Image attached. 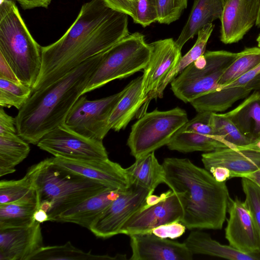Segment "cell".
<instances>
[{"label": "cell", "instance_id": "cell-1", "mask_svg": "<svg viewBox=\"0 0 260 260\" xmlns=\"http://www.w3.org/2000/svg\"><path fill=\"white\" fill-rule=\"evenodd\" d=\"M128 16L110 8L103 0L84 4L65 34L53 44L42 47L41 70L32 93L128 35Z\"/></svg>", "mask_w": 260, "mask_h": 260}, {"label": "cell", "instance_id": "cell-2", "mask_svg": "<svg viewBox=\"0 0 260 260\" xmlns=\"http://www.w3.org/2000/svg\"><path fill=\"white\" fill-rule=\"evenodd\" d=\"M162 165L164 183L178 198L186 228L221 229L230 198L225 182L217 181L188 158H166Z\"/></svg>", "mask_w": 260, "mask_h": 260}, {"label": "cell", "instance_id": "cell-3", "mask_svg": "<svg viewBox=\"0 0 260 260\" xmlns=\"http://www.w3.org/2000/svg\"><path fill=\"white\" fill-rule=\"evenodd\" d=\"M102 53L87 59L46 87L33 92L15 117L18 135L28 143L37 145L45 135L63 124L72 108L82 95Z\"/></svg>", "mask_w": 260, "mask_h": 260}, {"label": "cell", "instance_id": "cell-4", "mask_svg": "<svg viewBox=\"0 0 260 260\" xmlns=\"http://www.w3.org/2000/svg\"><path fill=\"white\" fill-rule=\"evenodd\" d=\"M39 209L50 221L87 198L110 188L95 181L64 170L46 158L30 167Z\"/></svg>", "mask_w": 260, "mask_h": 260}, {"label": "cell", "instance_id": "cell-5", "mask_svg": "<svg viewBox=\"0 0 260 260\" xmlns=\"http://www.w3.org/2000/svg\"><path fill=\"white\" fill-rule=\"evenodd\" d=\"M42 46L34 39L15 4L0 3V54L22 83L32 88L42 64Z\"/></svg>", "mask_w": 260, "mask_h": 260}, {"label": "cell", "instance_id": "cell-6", "mask_svg": "<svg viewBox=\"0 0 260 260\" xmlns=\"http://www.w3.org/2000/svg\"><path fill=\"white\" fill-rule=\"evenodd\" d=\"M151 55L149 44L143 34H129L103 52L102 59L82 95L118 79L144 70Z\"/></svg>", "mask_w": 260, "mask_h": 260}, {"label": "cell", "instance_id": "cell-7", "mask_svg": "<svg viewBox=\"0 0 260 260\" xmlns=\"http://www.w3.org/2000/svg\"><path fill=\"white\" fill-rule=\"evenodd\" d=\"M237 55L238 53L225 50L205 52L171 82L174 94L190 103L217 89L222 75Z\"/></svg>", "mask_w": 260, "mask_h": 260}, {"label": "cell", "instance_id": "cell-8", "mask_svg": "<svg viewBox=\"0 0 260 260\" xmlns=\"http://www.w3.org/2000/svg\"><path fill=\"white\" fill-rule=\"evenodd\" d=\"M188 120L185 110L178 107L145 113L132 126L127 141L131 154L137 159L167 145Z\"/></svg>", "mask_w": 260, "mask_h": 260}, {"label": "cell", "instance_id": "cell-9", "mask_svg": "<svg viewBox=\"0 0 260 260\" xmlns=\"http://www.w3.org/2000/svg\"><path fill=\"white\" fill-rule=\"evenodd\" d=\"M125 90L124 87L116 94L92 101L81 95L67 115L64 124L84 137L103 141L111 129L109 120L112 112Z\"/></svg>", "mask_w": 260, "mask_h": 260}, {"label": "cell", "instance_id": "cell-10", "mask_svg": "<svg viewBox=\"0 0 260 260\" xmlns=\"http://www.w3.org/2000/svg\"><path fill=\"white\" fill-rule=\"evenodd\" d=\"M183 210L176 194L169 190L160 196L150 194L145 204L124 224L120 234L129 236L151 233L160 225L181 222Z\"/></svg>", "mask_w": 260, "mask_h": 260}, {"label": "cell", "instance_id": "cell-11", "mask_svg": "<svg viewBox=\"0 0 260 260\" xmlns=\"http://www.w3.org/2000/svg\"><path fill=\"white\" fill-rule=\"evenodd\" d=\"M149 190L134 183L123 190L95 219L89 230L97 237L108 238L120 234L124 224L145 204Z\"/></svg>", "mask_w": 260, "mask_h": 260}, {"label": "cell", "instance_id": "cell-12", "mask_svg": "<svg viewBox=\"0 0 260 260\" xmlns=\"http://www.w3.org/2000/svg\"><path fill=\"white\" fill-rule=\"evenodd\" d=\"M37 146L54 157L78 160L108 159L103 141L84 137L70 129L64 123L45 135Z\"/></svg>", "mask_w": 260, "mask_h": 260}, {"label": "cell", "instance_id": "cell-13", "mask_svg": "<svg viewBox=\"0 0 260 260\" xmlns=\"http://www.w3.org/2000/svg\"><path fill=\"white\" fill-rule=\"evenodd\" d=\"M210 112H198L173 136L167 145L171 150L187 153L194 151L211 152L231 147L222 138L217 136L211 125Z\"/></svg>", "mask_w": 260, "mask_h": 260}, {"label": "cell", "instance_id": "cell-14", "mask_svg": "<svg viewBox=\"0 0 260 260\" xmlns=\"http://www.w3.org/2000/svg\"><path fill=\"white\" fill-rule=\"evenodd\" d=\"M149 45L151 55L142 75V99L144 106L151 99L157 98L160 85L182 57L181 50L172 38L156 41Z\"/></svg>", "mask_w": 260, "mask_h": 260}, {"label": "cell", "instance_id": "cell-15", "mask_svg": "<svg viewBox=\"0 0 260 260\" xmlns=\"http://www.w3.org/2000/svg\"><path fill=\"white\" fill-rule=\"evenodd\" d=\"M227 211L225 237L229 245L244 253H259L260 233L245 202L230 198Z\"/></svg>", "mask_w": 260, "mask_h": 260}, {"label": "cell", "instance_id": "cell-16", "mask_svg": "<svg viewBox=\"0 0 260 260\" xmlns=\"http://www.w3.org/2000/svg\"><path fill=\"white\" fill-rule=\"evenodd\" d=\"M54 164L68 171L99 182L108 187L127 188L130 182L125 169L110 159L78 160L52 157Z\"/></svg>", "mask_w": 260, "mask_h": 260}, {"label": "cell", "instance_id": "cell-17", "mask_svg": "<svg viewBox=\"0 0 260 260\" xmlns=\"http://www.w3.org/2000/svg\"><path fill=\"white\" fill-rule=\"evenodd\" d=\"M259 0H226L220 18V40L224 44L237 43L257 20Z\"/></svg>", "mask_w": 260, "mask_h": 260}, {"label": "cell", "instance_id": "cell-18", "mask_svg": "<svg viewBox=\"0 0 260 260\" xmlns=\"http://www.w3.org/2000/svg\"><path fill=\"white\" fill-rule=\"evenodd\" d=\"M40 223L0 230V260H31L43 247Z\"/></svg>", "mask_w": 260, "mask_h": 260}, {"label": "cell", "instance_id": "cell-19", "mask_svg": "<svg viewBox=\"0 0 260 260\" xmlns=\"http://www.w3.org/2000/svg\"><path fill=\"white\" fill-rule=\"evenodd\" d=\"M132 260H191L193 254L184 243L158 237L152 233L129 236Z\"/></svg>", "mask_w": 260, "mask_h": 260}, {"label": "cell", "instance_id": "cell-20", "mask_svg": "<svg viewBox=\"0 0 260 260\" xmlns=\"http://www.w3.org/2000/svg\"><path fill=\"white\" fill-rule=\"evenodd\" d=\"M202 161L207 171L216 167H224L230 171L232 178H242L260 168V151L250 144L225 147L202 154Z\"/></svg>", "mask_w": 260, "mask_h": 260}, {"label": "cell", "instance_id": "cell-21", "mask_svg": "<svg viewBox=\"0 0 260 260\" xmlns=\"http://www.w3.org/2000/svg\"><path fill=\"white\" fill-rule=\"evenodd\" d=\"M124 190L108 188L63 212L53 221L71 222L89 229L95 219Z\"/></svg>", "mask_w": 260, "mask_h": 260}, {"label": "cell", "instance_id": "cell-22", "mask_svg": "<svg viewBox=\"0 0 260 260\" xmlns=\"http://www.w3.org/2000/svg\"><path fill=\"white\" fill-rule=\"evenodd\" d=\"M226 0H194L182 31L175 43L181 50L184 45L208 23L221 17Z\"/></svg>", "mask_w": 260, "mask_h": 260}, {"label": "cell", "instance_id": "cell-23", "mask_svg": "<svg viewBox=\"0 0 260 260\" xmlns=\"http://www.w3.org/2000/svg\"><path fill=\"white\" fill-rule=\"evenodd\" d=\"M224 114L251 143L260 139V91H254Z\"/></svg>", "mask_w": 260, "mask_h": 260}, {"label": "cell", "instance_id": "cell-24", "mask_svg": "<svg viewBox=\"0 0 260 260\" xmlns=\"http://www.w3.org/2000/svg\"><path fill=\"white\" fill-rule=\"evenodd\" d=\"M184 243L193 255H208L231 260H260V252H241L230 245L220 244L208 234L200 231L191 232Z\"/></svg>", "mask_w": 260, "mask_h": 260}, {"label": "cell", "instance_id": "cell-25", "mask_svg": "<svg viewBox=\"0 0 260 260\" xmlns=\"http://www.w3.org/2000/svg\"><path fill=\"white\" fill-rule=\"evenodd\" d=\"M142 76L132 80L125 87L124 93L117 103L109 120L110 129L119 132L144 107L142 99Z\"/></svg>", "mask_w": 260, "mask_h": 260}, {"label": "cell", "instance_id": "cell-26", "mask_svg": "<svg viewBox=\"0 0 260 260\" xmlns=\"http://www.w3.org/2000/svg\"><path fill=\"white\" fill-rule=\"evenodd\" d=\"M130 183H134L153 193L161 183H165L164 170L152 152L136 159V161L125 169Z\"/></svg>", "mask_w": 260, "mask_h": 260}, {"label": "cell", "instance_id": "cell-27", "mask_svg": "<svg viewBox=\"0 0 260 260\" xmlns=\"http://www.w3.org/2000/svg\"><path fill=\"white\" fill-rule=\"evenodd\" d=\"M29 143L17 132L0 134V176L12 173L15 167L27 157L30 152Z\"/></svg>", "mask_w": 260, "mask_h": 260}, {"label": "cell", "instance_id": "cell-28", "mask_svg": "<svg viewBox=\"0 0 260 260\" xmlns=\"http://www.w3.org/2000/svg\"><path fill=\"white\" fill-rule=\"evenodd\" d=\"M252 90L243 87L215 89L196 99L190 104L198 112H222L236 101L247 96Z\"/></svg>", "mask_w": 260, "mask_h": 260}, {"label": "cell", "instance_id": "cell-29", "mask_svg": "<svg viewBox=\"0 0 260 260\" xmlns=\"http://www.w3.org/2000/svg\"><path fill=\"white\" fill-rule=\"evenodd\" d=\"M38 201H17L0 204V230L21 228L31 224Z\"/></svg>", "mask_w": 260, "mask_h": 260}, {"label": "cell", "instance_id": "cell-30", "mask_svg": "<svg viewBox=\"0 0 260 260\" xmlns=\"http://www.w3.org/2000/svg\"><path fill=\"white\" fill-rule=\"evenodd\" d=\"M214 25L208 23L200 29L196 42L192 47L182 56L175 68L167 75L159 86L157 97L161 98L167 86L185 68L202 56L205 52L208 41L213 30Z\"/></svg>", "mask_w": 260, "mask_h": 260}, {"label": "cell", "instance_id": "cell-31", "mask_svg": "<svg viewBox=\"0 0 260 260\" xmlns=\"http://www.w3.org/2000/svg\"><path fill=\"white\" fill-rule=\"evenodd\" d=\"M37 200L36 188L27 171L25 176L19 180L0 181V204Z\"/></svg>", "mask_w": 260, "mask_h": 260}, {"label": "cell", "instance_id": "cell-32", "mask_svg": "<svg viewBox=\"0 0 260 260\" xmlns=\"http://www.w3.org/2000/svg\"><path fill=\"white\" fill-rule=\"evenodd\" d=\"M259 63L260 48H245L243 51L238 53L235 60L225 71L219 80L217 88L233 82Z\"/></svg>", "mask_w": 260, "mask_h": 260}, {"label": "cell", "instance_id": "cell-33", "mask_svg": "<svg viewBox=\"0 0 260 260\" xmlns=\"http://www.w3.org/2000/svg\"><path fill=\"white\" fill-rule=\"evenodd\" d=\"M46 260L117 259V256L98 255L85 252L74 247L70 242L62 245L44 246L31 258Z\"/></svg>", "mask_w": 260, "mask_h": 260}, {"label": "cell", "instance_id": "cell-34", "mask_svg": "<svg viewBox=\"0 0 260 260\" xmlns=\"http://www.w3.org/2000/svg\"><path fill=\"white\" fill-rule=\"evenodd\" d=\"M32 93L30 87L0 78V105L2 107H14L18 110Z\"/></svg>", "mask_w": 260, "mask_h": 260}, {"label": "cell", "instance_id": "cell-35", "mask_svg": "<svg viewBox=\"0 0 260 260\" xmlns=\"http://www.w3.org/2000/svg\"><path fill=\"white\" fill-rule=\"evenodd\" d=\"M210 122L216 135L231 146H243L251 143L224 114L211 113Z\"/></svg>", "mask_w": 260, "mask_h": 260}, {"label": "cell", "instance_id": "cell-36", "mask_svg": "<svg viewBox=\"0 0 260 260\" xmlns=\"http://www.w3.org/2000/svg\"><path fill=\"white\" fill-rule=\"evenodd\" d=\"M158 12L157 22L170 24L177 20L187 8V0H156Z\"/></svg>", "mask_w": 260, "mask_h": 260}, {"label": "cell", "instance_id": "cell-37", "mask_svg": "<svg viewBox=\"0 0 260 260\" xmlns=\"http://www.w3.org/2000/svg\"><path fill=\"white\" fill-rule=\"evenodd\" d=\"M241 178L242 189L245 195V202L260 233V187L247 178Z\"/></svg>", "mask_w": 260, "mask_h": 260}, {"label": "cell", "instance_id": "cell-38", "mask_svg": "<svg viewBox=\"0 0 260 260\" xmlns=\"http://www.w3.org/2000/svg\"><path fill=\"white\" fill-rule=\"evenodd\" d=\"M135 23L143 27L157 22L158 12L156 0H137L134 5Z\"/></svg>", "mask_w": 260, "mask_h": 260}, {"label": "cell", "instance_id": "cell-39", "mask_svg": "<svg viewBox=\"0 0 260 260\" xmlns=\"http://www.w3.org/2000/svg\"><path fill=\"white\" fill-rule=\"evenodd\" d=\"M234 87L248 88L251 90L260 88V63L233 82L216 89Z\"/></svg>", "mask_w": 260, "mask_h": 260}, {"label": "cell", "instance_id": "cell-40", "mask_svg": "<svg viewBox=\"0 0 260 260\" xmlns=\"http://www.w3.org/2000/svg\"><path fill=\"white\" fill-rule=\"evenodd\" d=\"M185 229L186 227L181 222H174L156 228L151 233L160 238L174 239L181 236Z\"/></svg>", "mask_w": 260, "mask_h": 260}, {"label": "cell", "instance_id": "cell-41", "mask_svg": "<svg viewBox=\"0 0 260 260\" xmlns=\"http://www.w3.org/2000/svg\"><path fill=\"white\" fill-rule=\"evenodd\" d=\"M110 8L128 15L133 19L135 15L134 8L131 0H103Z\"/></svg>", "mask_w": 260, "mask_h": 260}, {"label": "cell", "instance_id": "cell-42", "mask_svg": "<svg viewBox=\"0 0 260 260\" xmlns=\"http://www.w3.org/2000/svg\"><path fill=\"white\" fill-rule=\"evenodd\" d=\"M13 132H17L15 118L7 114L3 108L1 107L0 109V134Z\"/></svg>", "mask_w": 260, "mask_h": 260}, {"label": "cell", "instance_id": "cell-43", "mask_svg": "<svg viewBox=\"0 0 260 260\" xmlns=\"http://www.w3.org/2000/svg\"><path fill=\"white\" fill-rule=\"evenodd\" d=\"M0 78L16 83H20L6 59L0 54Z\"/></svg>", "mask_w": 260, "mask_h": 260}, {"label": "cell", "instance_id": "cell-44", "mask_svg": "<svg viewBox=\"0 0 260 260\" xmlns=\"http://www.w3.org/2000/svg\"><path fill=\"white\" fill-rule=\"evenodd\" d=\"M24 10L35 8L42 7L47 8L52 0H15Z\"/></svg>", "mask_w": 260, "mask_h": 260}, {"label": "cell", "instance_id": "cell-45", "mask_svg": "<svg viewBox=\"0 0 260 260\" xmlns=\"http://www.w3.org/2000/svg\"><path fill=\"white\" fill-rule=\"evenodd\" d=\"M208 171L218 182H226L232 178L230 171L224 167H216L210 169Z\"/></svg>", "mask_w": 260, "mask_h": 260}, {"label": "cell", "instance_id": "cell-46", "mask_svg": "<svg viewBox=\"0 0 260 260\" xmlns=\"http://www.w3.org/2000/svg\"><path fill=\"white\" fill-rule=\"evenodd\" d=\"M34 219L35 220L41 223L47 221H50L49 217L48 214L43 210L38 209L34 214Z\"/></svg>", "mask_w": 260, "mask_h": 260}, {"label": "cell", "instance_id": "cell-47", "mask_svg": "<svg viewBox=\"0 0 260 260\" xmlns=\"http://www.w3.org/2000/svg\"><path fill=\"white\" fill-rule=\"evenodd\" d=\"M244 177L250 179L260 187V168Z\"/></svg>", "mask_w": 260, "mask_h": 260}, {"label": "cell", "instance_id": "cell-48", "mask_svg": "<svg viewBox=\"0 0 260 260\" xmlns=\"http://www.w3.org/2000/svg\"><path fill=\"white\" fill-rule=\"evenodd\" d=\"M250 145L254 149L260 151V139L250 143Z\"/></svg>", "mask_w": 260, "mask_h": 260}, {"label": "cell", "instance_id": "cell-49", "mask_svg": "<svg viewBox=\"0 0 260 260\" xmlns=\"http://www.w3.org/2000/svg\"><path fill=\"white\" fill-rule=\"evenodd\" d=\"M255 25L258 27H260V0H259V7L258 16H257L256 22L255 23Z\"/></svg>", "mask_w": 260, "mask_h": 260}, {"label": "cell", "instance_id": "cell-50", "mask_svg": "<svg viewBox=\"0 0 260 260\" xmlns=\"http://www.w3.org/2000/svg\"><path fill=\"white\" fill-rule=\"evenodd\" d=\"M256 42L257 43L258 47L260 48V33L257 37Z\"/></svg>", "mask_w": 260, "mask_h": 260}, {"label": "cell", "instance_id": "cell-51", "mask_svg": "<svg viewBox=\"0 0 260 260\" xmlns=\"http://www.w3.org/2000/svg\"><path fill=\"white\" fill-rule=\"evenodd\" d=\"M131 1L133 4V7L134 8V5H135V3L136 2L137 0H131Z\"/></svg>", "mask_w": 260, "mask_h": 260}]
</instances>
